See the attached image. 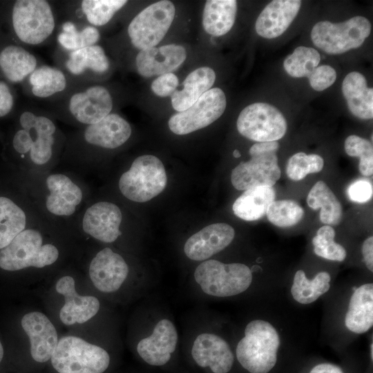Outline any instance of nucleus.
I'll use <instances>...</instances> for the list:
<instances>
[{
    "label": "nucleus",
    "mask_w": 373,
    "mask_h": 373,
    "mask_svg": "<svg viewBox=\"0 0 373 373\" xmlns=\"http://www.w3.org/2000/svg\"><path fill=\"white\" fill-rule=\"evenodd\" d=\"M194 278L205 294L229 297L245 291L252 283L253 276L244 264L207 260L197 267Z\"/></svg>",
    "instance_id": "nucleus-3"
},
{
    "label": "nucleus",
    "mask_w": 373,
    "mask_h": 373,
    "mask_svg": "<svg viewBox=\"0 0 373 373\" xmlns=\"http://www.w3.org/2000/svg\"><path fill=\"white\" fill-rule=\"evenodd\" d=\"M66 106L74 119L87 126L95 124L111 114L113 101L106 88L93 85L72 93Z\"/></svg>",
    "instance_id": "nucleus-11"
},
{
    "label": "nucleus",
    "mask_w": 373,
    "mask_h": 373,
    "mask_svg": "<svg viewBox=\"0 0 373 373\" xmlns=\"http://www.w3.org/2000/svg\"><path fill=\"white\" fill-rule=\"evenodd\" d=\"M309 373H343V372L336 365L321 363L314 367Z\"/></svg>",
    "instance_id": "nucleus-50"
},
{
    "label": "nucleus",
    "mask_w": 373,
    "mask_h": 373,
    "mask_svg": "<svg viewBox=\"0 0 373 373\" xmlns=\"http://www.w3.org/2000/svg\"><path fill=\"white\" fill-rule=\"evenodd\" d=\"M371 358L372 360V358H373V345H372V343H371Z\"/></svg>",
    "instance_id": "nucleus-53"
},
{
    "label": "nucleus",
    "mask_w": 373,
    "mask_h": 373,
    "mask_svg": "<svg viewBox=\"0 0 373 373\" xmlns=\"http://www.w3.org/2000/svg\"><path fill=\"white\" fill-rule=\"evenodd\" d=\"M58 257L59 251L55 245H43L41 233L28 229L0 250V267L10 271L30 267L42 268L53 264Z\"/></svg>",
    "instance_id": "nucleus-4"
},
{
    "label": "nucleus",
    "mask_w": 373,
    "mask_h": 373,
    "mask_svg": "<svg viewBox=\"0 0 373 373\" xmlns=\"http://www.w3.org/2000/svg\"><path fill=\"white\" fill-rule=\"evenodd\" d=\"M321 61L319 52L314 48L298 46L283 62L285 71L293 77H308Z\"/></svg>",
    "instance_id": "nucleus-38"
},
{
    "label": "nucleus",
    "mask_w": 373,
    "mask_h": 373,
    "mask_svg": "<svg viewBox=\"0 0 373 373\" xmlns=\"http://www.w3.org/2000/svg\"><path fill=\"white\" fill-rule=\"evenodd\" d=\"M342 93L350 111L356 117H373V89L368 88L365 77L358 72H351L344 78Z\"/></svg>",
    "instance_id": "nucleus-26"
},
{
    "label": "nucleus",
    "mask_w": 373,
    "mask_h": 373,
    "mask_svg": "<svg viewBox=\"0 0 373 373\" xmlns=\"http://www.w3.org/2000/svg\"><path fill=\"white\" fill-rule=\"evenodd\" d=\"M233 157L238 158V157H240L241 155H240V151L236 149V150L233 151Z\"/></svg>",
    "instance_id": "nucleus-52"
},
{
    "label": "nucleus",
    "mask_w": 373,
    "mask_h": 373,
    "mask_svg": "<svg viewBox=\"0 0 373 373\" xmlns=\"http://www.w3.org/2000/svg\"><path fill=\"white\" fill-rule=\"evenodd\" d=\"M237 13L235 0L207 1L202 13V26L213 36H222L233 27Z\"/></svg>",
    "instance_id": "nucleus-30"
},
{
    "label": "nucleus",
    "mask_w": 373,
    "mask_h": 373,
    "mask_svg": "<svg viewBox=\"0 0 373 373\" xmlns=\"http://www.w3.org/2000/svg\"><path fill=\"white\" fill-rule=\"evenodd\" d=\"M56 291L64 297V305L59 312L61 321L66 325L84 323L97 314L99 300L93 296H82L75 289L72 276L60 278L55 285Z\"/></svg>",
    "instance_id": "nucleus-15"
},
{
    "label": "nucleus",
    "mask_w": 373,
    "mask_h": 373,
    "mask_svg": "<svg viewBox=\"0 0 373 373\" xmlns=\"http://www.w3.org/2000/svg\"><path fill=\"white\" fill-rule=\"evenodd\" d=\"M331 276L327 271L318 272L313 279H308L303 270H298L294 277L291 293L293 298L301 304H309L328 291Z\"/></svg>",
    "instance_id": "nucleus-34"
},
{
    "label": "nucleus",
    "mask_w": 373,
    "mask_h": 373,
    "mask_svg": "<svg viewBox=\"0 0 373 373\" xmlns=\"http://www.w3.org/2000/svg\"><path fill=\"white\" fill-rule=\"evenodd\" d=\"M26 224L25 212L10 198L0 197V249L25 230Z\"/></svg>",
    "instance_id": "nucleus-35"
},
{
    "label": "nucleus",
    "mask_w": 373,
    "mask_h": 373,
    "mask_svg": "<svg viewBox=\"0 0 373 373\" xmlns=\"http://www.w3.org/2000/svg\"><path fill=\"white\" fill-rule=\"evenodd\" d=\"M33 142V138L30 131L25 129L18 130L12 139V146L19 154L29 153Z\"/></svg>",
    "instance_id": "nucleus-46"
},
{
    "label": "nucleus",
    "mask_w": 373,
    "mask_h": 373,
    "mask_svg": "<svg viewBox=\"0 0 373 373\" xmlns=\"http://www.w3.org/2000/svg\"><path fill=\"white\" fill-rule=\"evenodd\" d=\"M167 177L162 161L151 155L137 157L119 180V189L127 199L136 202L149 201L165 188Z\"/></svg>",
    "instance_id": "nucleus-6"
},
{
    "label": "nucleus",
    "mask_w": 373,
    "mask_h": 373,
    "mask_svg": "<svg viewBox=\"0 0 373 373\" xmlns=\"http://www.w3.org/2000/svg\"><path fill=\"white\" fill-rule=\"evenodd\" d=\"M46 185L50 193L46 200L48 211L58 216L73 214L83 198L79 186L61 173L50 175L46 179Z\"/></svg>",
    "instance_id": "nucleus-23"
},
{
    "label": "nucleus",
    "mask_w": 373,
    "mask_h": 373,
    "mask_svg": "<svg viewBox=\"0 0 373 373\" xmlns=\"http://www.w3.org/2000/svg\"><path fill=\"white\" fill-rule=\"evenodd\" d=\"M276 198L272 186H256L245 190L233 202L232 209L238 218L254 221L266 214L267 210Z\"/></svg>",
    "instance_id": "nucleus-29"
},
{
    "label": "nucleus",
    "mask_w": 373,
    "mask_h": 373,
    "mask_svg": "<svg viewBox=\"0 0 373 373\" xmlns=\"http://www.w3.org/2000/svg\"><path fill=\"white\" fill-rule=\"evenodd\" d=\"M191 355L199 366L209 367L213 373H227L234 361L233 354L227 342L211 333H202L195 338Z\"/></svg>",
    "instance_id": "nucleus-18"
},
{
    "label": "nucleus",
    "mask_w": 373,
    "mask_h": 373,
    "mask_svg": "<svg viewBox=\"0 0 373 373\" xmlns=\"http://www.w3.org/2000/svg\"><path fill=\"white\" fill-rule=\"evenodd\" d=\"M279 148L277 141L257 142L251 146L249 153L251 156L265 154L269 153H276Z\"/></svg>",
    "instance_id": "nucleus-48"
},
{
    "label": "nucleus",
    "mask_w": 373,
    "mask_h": 373,
    "mask_svg": "<svg viewBox=\"0 0 373 373\" xmlns=\"http://www.w3.org/2000/svg\"><path fill=\"white\" fill-rule=\"evenodd\" d=\"M226 106L222 90L211 88L189 108L172 115L169 120V127L176 135L189 134L217 120L223 114Z\"/></svg>",
    "instance_id": "nucleus-10"
},
{
    "label": "nucleus",
    "mask_w": 373,
    "mask_h": 373,
    "mask_svg": "<svg viewBox=\"0 0 373 373\" xmlns=\"http://www.w3.org/2000/svg\"><path fill=\"white\" fill-rule=\"evenodd\" d=\"M32 95L48 98L63 92L67 87L66 74L59 68L41 65L27 78Z\"/></svg>",
    "instance_id": "nucleus-32"
},
{
    "label": "nucleus",
    "mask_w": 373,
    "mask_h": 373,
    "mask_svg": "<svg viewBox=\"0 0 373 373\" xmlns=\"http://www.w3.org/2000/svg\"><path fill=\"white\" fill-rule=\"evenodd\" d=\"M280 175L276 153H269L240 162L232 170L231 181L235 189L245 191L256 186H272Z\"/></svg>",
    "instance_id": "nucleus-12"
},
{
    "label": "nucleus",
    "mask_w": 373,
    "mask_h": 373,
    "mask_svg": "<svg viewBox=\"0 0 373 373\" xmlns=\"http://www.w3.org/2000/svg\"><path fill=\"white\" fill-rule=\"evenodd\" d=\"M344 147L348 155L360 157L358 164L360 173L365 176L372 175L373 173L372 144L366 139L352 135L346 138Z\"/></svg>",
    "instance_id": "nucleus-42"
},
{
    "label": "nucleus",
    "mask_w": 373,
    "mask_h": 373,
    "mask_svg": "<svg viewBox=\"0 0 373 373\" xmlns=\"http://www.w3.org/2000/svg\"><path fill=\"white\" fill-rule=\"evenodd\" d=\"M19 124L21 128L30 130L35 135L34 137L32 135L33 142L29 152L31 161L37 165L48 162L52 155L55 143V123L44 115H37L25 111L19 116Z\"/></svg>",
    "instance_id": "nucleus-21"
},
{
    "label": "nucleus",
    "mask_w": 373,
    "mask_h": 373,
    "mask_svg": "<svg viewBox=\"0 0 373 373\" xmlns=\"http://www.w3.org/2000/svg\"><path fill=\"white\" fill-rule=\"evenodd\" d=\"M236 126L242 136L258 142L277 141L285 135L287 129L282 113L275 106L262 102L243 108Z\"/></svg>",
    "instance_id": "nucleus-9"
},
{
    "label": "nucleus",
    "mask_w": 373,
    "mask_h": 373,
    "mask_svg": "<svg viewBox=\"0 0 373 373\" xmlns=\"http://www.w3.org/2000/svg\"><path fill=\"white\" fill-rule=\"evenodd\" d=\"M131 132V127L125 119L118 114L111 113L99 122L87 125L83 137L90 145L113 149L123 145Z\"/></svg>",
    "instance_id": "nucleus-24"
},
{
    "label": "nucleus",
    "mask_w": 373,
    "mask_h": 373,
    "mask_svg": "<svg viewBox=\"0 0 373 373\" xmlns=\"http://www.w3.org/2000/svg\"><path fill=\"white\" fill-rule=\"evenodd\" d=\"M178 77L172 73L158 76L151 84L152 91L157 96L164 97L171 96L178 86Z\"/></svg>",
    "instance_id": "nucleus-44"
},
{
    "label": "nucleus",
    "mask_w": 373,
    "mask_h": 373,
    "mask_svg": "<svg viewBox=\"0 0 373 373\" xmlns=\"http://www.w3.org/2000/svg\"><path fill=\"white\" fill-rule=\"evenodd\" d=\"M308 79L314 90L322 91L334 83L336 79V72L329 65L318 66L309 75Z\"/></svg>",
    "instance_id": "nucleus-43"
},
{
    "label": "nucleus",
    "mask_w": 373,
    "mask_h": 373,
    "mask_svg": "<svg viewBox=\"0 0 373 373\" xmlns=\"http://www.w3.org/2000/svg\"><path fill=\"white\" fill-rule=\"evenodd\" d=\"M349 198L355 202L364 203L372 196V184L365 180H358L352 182L347 189Z\"/></svg>",
    "instance_id": "nucleus-45"
},
{
    "label": "nucleus",
    "mask_w": 373,
    "mask_h": 373,
    "mask_svg": "<svg viewBox=\"0 0 373 373\" xmlns=\"http://www.w3.org/2000/svg\"><path fill=\"white\" fill-rule=\"evenodd\" d=\"M15 104V97L9 85L0 80V117L8 115Z\"/></svg>",
    "instance_id": "nucleus-47"
},
{
    "label": "nucleus",
    "mask_w": 373,
    "mask_h": 373,
    "mask_svg": "<svg viewBox=\"0 0 373 373\" xmlns=\"http://www.w3.org/2000/svg\"><path fill=\"white\" fill-rule=\"evenodd\" d=\"M110 363L106 350L74 336L61 338L50 360L55 373H104Z\"/></svg>",
    "instance_id": "nucleus-2"
},
{
    "label": "nucleus",
    "mask_w": 373,
    "mask_h": 373,
    "mask_svg": "<svg viewBox=\"0 0 373 373\" xmlns=\"http://www.w3.org/2000/svg\"><path fill=\"white\" fill-rule=\"evenodd\" d=\"M323 166L324 160L321 156L299 152L288 160L286 173L291 180L298 181L309 173L320 172Z\"/></svg>",
    "instance_id": "nucleus-41"
},
{
    "label": "nucleus",
    "mask_w": 373,
    "mask_h": 373,
    "mask_svg": "<svg viewBox=\"0 0 373 373\" xmlns=\"http://www.w3.org/2000/svg\"><path fill=\"white\" fill-rule=\"evenodd\" d=\"M307 202L312 209H321L320 220L327 225L338 224L343 217L341 202L323 181H318L309 191Z\"/></svg>",
    "instance_id": "nucleus-33"
},
{
    "label": "nucleus",
    "mask_w": 373,
    "mask_h": 373,
    "mask_svg": "<svg viewBox=\"0 0 373 373\" xmlns=\"http://www.w3.org/2000/svg\"><path fill=\"white\" fill-rule=\"evenodd\" d=\"M175 14L173 3L166 0L157 1L142 10L128 26L133 46L142 50L157 45L171 27Z\"/></svg>",
    "instance_id": "nucleus-8"
},
{
    "label": "nucleus",
    "mask_w": 373,
    "mask_h": 373,
    "mask_svg": "<svg viewBox=\"0 0 373 373\" xmlns=\"http://www.w3.org/2000/svg\"><path fill=\"white\" fill-rule=\"evenodd\" d=\"M3 356H4V350H3V345L0 341V364L3 361Z\"/></svg>",
    "instance_id": "nucleus-51"
},
{
    "label": "nucleus",
    "mask_w": 373,
    "mask_h": 373,
    "mask_svg": "<svg viewBox=\"0 0 373 373\" xmlns=\"http://www.w3.org/2000/svg\"><path fill=\"white\" fill-rule=\"evenodd\" d=\"M186 58L185 48L168 44L140 50L135 58L138 73L144 77L170 73L179 68Z\"/></svg>",
    "instance_id": "nucleus-20"
},
{
    "label": "nucleus",
    "mask_w": 373,
    "mask_h": 373,
    "mask_svg": "<svg viewBox=\"0 0 373 373\" xmlns=\"http://www.w3.org/2000/svg\"><path fill=\"white\" fill-rule=\"evenodd\" d=\"M99 39L100 33L96 27L87 25L79 30L75 23L66 21L61 25L57 42L64 50L72 52L95 45Z\"/></svg>",
    "instance_id": "nucleus-36"
},
{
    "label": "nucleus",
    "mask_w": 373,
    "mask_h": 373,
    "mask_svg": "<svg viewBox=\"0 0 373 373\" xmlns=\"http://www.w3.org/2000/svg\"><path fill=\"white\" fill-rule=\"evenodd\" d=\"M280 345V336L270 323L260 319L251 321L237 345V359L250 373H268L276 363Z\"/></svg>",
    "instance_id": "nucleus-1"
},
{
    "label": "nucleus",
    "mask_w": 373,
    "mask_h": 373,
    "mask_svg": "<svg viewBox=\"0 0 373 373\" xmlns=\"http://www.w3.org/2000/svg\"><path fill=\"white\" fill-rule=\"evenodd\" d=\"M371 32L369 20L356 16L338 23L321 21L311 32L313 44L329 55L344 53L360 47Z\"/></svg>",
    "instance_id": "nucleus-7"
},
{
    "label": "nucleus",
    "mask_w": 373,
    "mask_h": 373,
    "mask_svg": "<svg viewBox=\"0 0 373 373\" xmlns=\"http://www.w3.org/2000/svg\"><path fill=\"white\" fill-rule=\"evenodd\" d=\"M362 254L367 268L373 271V237L370 236L363 243Z\"/></svg>",
    "instance_id": "nucleus-49"
},
{
    "label": "nucleus",
    "mask_w": 373,
    "mask_h": 373,
    "mask_svg": "<svg viewBox=\"0 0 373 373\" xmlns=\"http://www.w3.org/2000/svg\"><path fill=\"white\" fill-rule=\"evenodd\" d=\"M37 66L36 57L21 46L9 44L0 51V70L12 83L24 81Z\"/></svg>",
    "instance_id": "nucleus-28"
},
{
    "label": "nucleus",
    "mask_w": 373,
    "mask_h": 373,
    "mask_svg": "<svg viewBox=\"0 0 373 373\" xmlns=\"http://www.w3.org/2000/svg\"><path fill=\"white\" fill-rule=\"evenodd\" d=\"M21 325L30 339V356L35 364L50 362L58 343L57 330L43 313L32 312L25 314Z\"/></svg>",
    "instance_id": "nucleus-13"
},
{
    "label": "nucleus",
    "mask_w": 373,
    "mask_h": 373,
    "mask_svg": "<svg viewBox=\"0 0 373 373\" xmlns=\"http://www.w3.org/2000/svg\"><path fill=\"white\" fill-rule=\"evenodd\" d=\"M177 342L178 333L175 325L169 320L162 319L156 324L151 336L140 341L137 351L148 364L160 366L170 360Z\"/></svg>",
    "instance_id": "nucleus-19"
},
{
    "label": "nucleus",
    "mask_w": 373,
    "mask_h": 373,
    "mask_svg": "<svg viewBox=\"0 0 373 373\" xmlns=\"http://www.w3.org/2000/svg\"><path fill=\"white\" fill-rule=\"evenodd\" d=\"M128 267L124 259L108 247L99 251L89 266L94 286L104 293L118 290L127 278Z\"/></svg>",
    "instance_id": "nucleus-14"
},
{
    "label": "nucleus",
    "mask_w": 373,
    "mask_h": 373,
    "mask_svg": "<svg viewBox=\"0 0 373 373\" xmlns=\"http://www.w3.org/2000/svg\"><path fill=\"white\" fill-rule=\"evenodd\" d=\"M11 23L23 44L38 46L53 33L56 22L52 8L46 0H17L11 11Z\"/></svg>",
    "instance_id": "nucleus-5"
},
{
    "label": "nucleus",
    "mask_w": 373,
    "mask_h": 373,
    "mask_svg": "<svg viewBox=\"0 0 373 373\" xmlns=\"http://www.w3.org/2000/svg\"><path fill=\"white\" fill-rule=\"evenodd\" d=\"M346 327L356 334H363L373 325V284L357 287L351 296L345 317Z\"/></svg>",
    "instance_id": "nucleus-25"
},
{
    "label": "nucleus",
    "mask_w": 373,
    "mask_h": 373,
    "mask_svg": "<svg viewBox=\"0 0 373 373\" xmlns=\"http://www.w3.org/2000/svg\"><path fill=\"white\" fill-rule=\"evenodd\" d=\"M216 80V73L209 67L198 68L184 80L183 88L171 95V105L178 112L192 106L205 92L211 89Z\"/></svg>",
    "instance_id": "nucleus-27"
},
{
    "label": "nucleus",
    "mask_w": 373,
    "mask_h": 373,
    "mask_svg": "<svg viewBox=\"0 0 373 373\" xmlns=\"http://www.w3.org/2000/svg\"><path fill=\"white\" fill-rule=\"evenodd\" d=\"M64 66L70 74L80 76L87 71L104 73L109 69L110 62L104 48L95 44L69 52Z\"/></svg>",
    "instance_id": "nucleus-31"
},
{
    "label": "nucleus",
    "mask_w": 373,
    "mask_h": 373,
    "mask_svg": "<svg viewBox=\"0 0 373 373\" xmlns=\"http://www.w3.org/2000/svg\"><path fill=\"white\" fill-rule=\"evenodd\" d=\"M266 216L273 224L279 227H289L302 220L304 210L291 200H274L268 207Z\"/></svg>",
    "instance_id": "nucleus-39"
},
{
    "label": "nucleus",
    "mask_w": 373,
    "mask_h": 373,
    "mask_svg": "<svg viewBox=\"0 0 373 373\" xmlns=\"http://www.w3.org/2000/svg\"><path fill=\"white\" fill-rule=\"evenodd\" d=\"M299 0H274L260 12L255 24L258 35L266 39L280 36L289 28L300 10Z\"/></svg>",
    "instance_id": "nucleus-22"
},
{
    "label": "nucleus",
    "mask_w": 373,
    "mask_h": 373,
    "mask_svg": "<svg viewBox=\"0 0 373 373\" xmlns=\"http://www.w3.org/2000/svg\"><path fill=\"white\" fill-rule=\"evenodd\" d=\"M127 2L125 0H84L80 2V10L90 26H102Z\"/></svg>",
    "instance_id": "nucleus-37"
},
{
    "label": "nucleus",
    "mask_w": 373,
    "mask_h": 373,
    "mask_svg": "<svg viewBox=\"0 0 373 373\" xmlns=\"http://www.w3.org/2000/svg\"><path fill=\"white\" fill-rule=\"evenodd\" d=\"M234 236L235 231L229 224H211L189 237L184 251L193 260H205L229 246Z\"/></svg>",
    "instance_id": "nucleus-16"
},
{
    "label": "nucleus",
    "mask_w": 373,
    "mask_h": 373,
    "mask_svg": "<svg viewBox=\"0 0 373 373\" xmlns=\"http://www.w3.org/2000/svg\"><path fill=\"white\" fill-rule=\"evenodd\" d=\"M336 233L330 225H324L312 239L314 253L325 259L343 261L347 256L345 248L334 242Z\"/></svg>",
    "instance_id": "nucleus-40"
},
{
    "label": "nucleus",
    "mask_w": 373,
    "mask_h": 373,
    "mask_svg": "<svg viewBox=\"0 0 373 373\" xmlns=\"http://www.w3.org/2000/svg\"><path fill=\"white\" fill-rule=\"evenodd\" d=\"M120 209L109 202H99L86 209L82 220L85 233L104 242H113L122 234Z\"/></svg>",
    "instance_id": "nucleus-17"
}]
</instances>
